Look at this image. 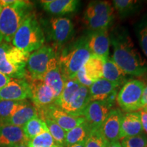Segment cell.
I'll return each mask as SVG.
<instances>
[{
    "instance_id": "3",
    "label": "cell",
    "mask_w": 147,
    "mask_h": 147,
    "mask_svg": "<svg viewBox=\"0 0 147 147\" xmlns=\"http://www.w3.org/2000/svg\"><path fill=\"white\" fill-rule=\"evenodd\" d=\"M32 12V3L27 1L16 0L3 7L0 14V43H11L18 28Z\"/></svg>"
},
{
    "instance_id": "9",
    "label": "cell",
    "mask_w": 147,
    "mask_h": 147,
    "mask_svg": "<svg viewBox=\"0 0 147 147\" xmlns=\"http://www.w3.org/2000/svg\"><path fill=\"white\" fill-rule=\"evenodd\" d=\"M38 112L40 119H51L57 123L66 132L80 125L85 121V119L82 116L76 117L69 115L59 108L55 104L44 109L38 110Z\"/></svg>"
},
{
    "instance_id": "7",
    "label": "cell",
    "mask_w": 147,
    "mask_h": 147,
    "mask_svg": "<svg viewBox=\"0 0 147 147\" xmlns=\"http://www.w3.org/2000/svg\"><path fill=\"white\" fill-rule=\"evenodd\" d=\"M146 83L132 79L127 81L117 95V102L127 113L138 111L142 108V98Z\"/></svg>"
},
{
    "instance_id": "6",
    "label": "cell",
    "mask_w": 147,
    "mask_h": 147,
    "mask_svg": "<svg viewBox=\"0 0 147 147\" xmlns=\"http://www.w3.org/2000/svg\"><path fill=\"white\" fill-rule=\"evenodd\" d=\"M58 64V53L53 47L44 45L30 53L27 61V78L42 79L49 69Z\"/></svg>"
},
{
    "instance_id": "26",
    "label": "cell",
    "mask_w": 147,
    "mask_h": 147,
    "mask_svg": "<svg viewBox=\"0 0 147 147\" xmlns=\"http://www.w3.org/2000/svg\"><path fill=\"white\" fill-rule=\"evenodd\" d=\"M115 8L107 1H91L87 5L84 12L83 19H87L94 16L106 15V14H114Z\"/></svg>"
},
{
    "instance_id": "23",
    "label": "cell",
    "mask_w": 147,
    "mask_h": 147,
    "mask_svg": "<svg viewBox=\"0 0 147 147\" xmlns=\"http://www.w3.org/2000/svg\"><path fill=\"white\" fill-rule=\"evenodd\" d=\"M80 86L81 85L75 78L65 80L63 91L55 100V105L65 111L70 103L74 95H75Z\"/></svg>"
},
{
    "instance_id": "43",
    "label": "cell",
    "mask_w": 147,
    "mask_h": 147,
    "mask_svg": "<svg viewBox=\"0 0 147 147\" xmlns=\"http://www.w3.org/2000/svg\"><path fill=\"white\" fill-rule=\"evenodd\" d=\"M52 147H61V146H58V145H57V144H55L54 146H53Z\"/></svg>"
},
{
    "instance_id": "32",
    "label": "cell",
    "mask_w": 147,
    "mask_h": 147,
    "mask_svg": "<svg viewBox=\"0 0 147 147\" xmlns=\"http://www.w3.org/2000/svg\"><path fill=\"white\" fill-rule=\"evenodd\" d=\"M55 144H56L49 131L44 132L27 142V147H52Z\"/></svg>"
},
{
    "instance_id": "33",
    "label": "cell",
    "mask_w": 147,
    "mask_h": 147,
    "mask_svg": "<svg viewBox=\"0 0 147 147\" xmlns=\"http://www.w3.org/2000/svg\"><path fill=\"white\" fill-rule=\"evenodd\" d=\"M108 142L100 129H92L85 141V147H106Z\"/></svg>"
},
{
    "instance_id": "27",
    "label": "cell",
    "mask_w": 147,
    "mask_h": 147,
    "mask_svg": "<svg viewBox=\"0 0 147 147\" xmlns=\"http://www.w3.org/2000/svg\"><path fill=\"white\" fill-rule=\"evenodd\" d=\"M23 131L27 141L30 140L37 136L45 131H49L45 122L40 117H35L31 119L22 127Z\"/></svg>"
},
{
    "instance_id": "41",
    "label": "cell",
    "mask_w": 147,
    "mask_h": 147,
    "mask_svg": "<svg viewBox=\"0 0 147 147\" xmlns=\"http://www.w3.org/2000/svg\"><path fill=\"white\" fill-rule=\"evenodd\" d=\"M142 108H143V109H144L146 111H147V104H146V105H145L144 107H142Z\"/></svg>"
},
{
    "instance_id": "31",
    "label": "cell",
    "mask_w": 147,
    "mask_h": 147,
    "mask_svg": "<svg viewBox=\"0 0 147 147\" xmlns=\"http://www.w3.org/2000/svg\"><path fill=\"white\" fill-rule=\"evenodd\" d=\"M135 32L141 49L147 57V16H144L135 25Z\"/></svg>"
},
{
    "instance_id": "45",
    "label": "cell",
    "mask_w": 147,
    "mask_h": 147,
    "mask_svg": "<svg viewBox=\"0 0 147 147\" xmlns=\"http://www.w3.org/2000/svg\"><path fill=\"white\" fill-rule=\"evenodd\" d=\"M146 84H147V83H146Z\"/></svg>"
},
{
    "instance_id": "38",
    "label": "cell",
    "mask_w": 147,
    "mask_h": 147,
    "mask_svg": "<svg viewBox=\"0 0 147 147\" xmlns=\"http://www.w3.org/2000/svg\"><path fill=\"white\" fill-rule=\"evenodd\" d=\"M106 147H122L119 141H116L113 142H108Z\"/></svg>"
},
{
    "instance_id": "15",
    "label": "cell",
    "mask_w": 147,
    "mask_h": 147,
    "mask_svg": "<svg viewBox=\"0 0 147 147\" xmlns=\"http://www.w3.org/2000/svg\"><path fill=\"white\" fill-rule=\"evenodd\" d=\"M118 87L102 78L93 82L89 87L90 101H110L115 102Z\"/></svg>"
},
{
    "instance_id": "5",
    "label": "cell",
    "mask_w": 147,
    "mask_h": 147,
    "mask_svg": "<svg viewBox=\"0 0 147 147\" xmlns=\"http://www.w3.org/2000/svg\"><path fill=\"white\" fill-rule=\"evenodd\" d=\"M30 53L21 51L11 43H0V72L13 79H25Z\"/></svg>"
},
{
    "instance_id": "21",
    "label": "cell",
    "mask_w": 147,
    "mask_h": 147,
    "mask_svg": "<svg viewBox=\"0 0 147 147\" xmlns=\"http://www.w3.org/2000/svg\"><path fill=\"white\" fill-rule=\"evenodd\" d=\"M126 74L121 69L112 59L108 58L104 63L103 78L113 83L117 87H119L127 82Z\"/></svg>"
},
{
    "instance_id": "34",
    "label": "cell",
    "mask_w": 147,
    "mask_h": 147,
    "mask_svg": "<svg viewBox=\"0 0 147 147\" xmlns=\"http://www.w3.org/2000/svg\"><path fill=\"white\" fill-rule=\"evenodd\" d=\"M122 147H146L147 146V136L145 134L131 137L125 138L121 140Z\"/></svg>"
},
{
    "instance_id": "35",
    "label": "cell",
    "mask_w": 147,
    "mask_h": 147,
    "mask_svg": "<svg viewBox=\"0 0 147 147\" xmlns=\"http://www.w3.org/2000/svg\"><path fill=\"white\" fill-rule=\"evenodd\" d=\"M75 78L80 83V85L84 86V87H89L92 84V83H93L91 81H90L87 76H86L84 66L77 72Z\"/></svg>"
},
{
    "instance_id": "24",
    "label": "cell",
    "mask_w": 147,
    "mask_h": 147,
    "mask_svg": "<svg viewBox=\"0 0 147 147\" xmlns=\"http://www.w3.org/2000/svg\"><path fill=\"white\" fill-rule=\"evenodd\" d=\"M91 129L86 121L81 125L66 132L65 146H69L78 143L85 142L89 136Z\"/></svg>"
},
{
    "instance_id": "37",
    "label": "cell",
    "mask_w": 147,
    "mask_h": 147,
    "mask_svg": "<svg viewBox=\"0 0 147 147\" xmlns=\"http://www.w3.org/2000/svg\"><path fill=\"white\" fill-rule=\"evenodd\" d=\"M11 79L10 77L5 76V74H3L1 72H0V89L4 87L10 81Z\"/></svg>"
},
{
    "instance_id": "11",
    "label": "cell",
    "mask_w": 147,
    "mask_h": 147,
    "mask_svg": "<svg viewBox=\"0 0 147 147\" xmlns=\"http://www.w3.org/2000/svg\"><path fill=\"white\" fill-rule=\"evenodd\" d=\"M114 102L110 101H92L83 112V117L91 129H100L110 111Z\"/></svg>"
},
{
    "instance_id": "39",
    "label": "cell",
    "mask_w": 147,
    "mask_h": 147,
    "mask_svg": "<svg viewBox=\"0 0 147 147\" xmlns=\"http://www.w3.org/2000/svg\"><path fill=\"white\" fill-rule=\"evenodd\" d=\"M67 147H85V142H82L78 143V144L71 145V146H69Z\"/></svg>"
},
{
    "instance_id": "40",
    "label": "cell",
    "mask_w": 147,
    "mask_h": 147,
    "mask_svg": "<svg viewBox=\"0 0 147 147\" xmlns=\"http://www.w3.org/2000/svg\"><path fill=\"white\" fill-rule=\"evenodd\" d=\"M27 142H21V143H20V144H18V145H16V146L15 147H27Z\"/></svg>"
},
{
    "instance_id": "25",
    "label": "cell",
    "mask_w": 147,
    "mask_h": 147,
    "mask_svg": "<svg viewBox=\"0 0 147 147\" xmlns=\"http://www.w3.org/2000/svg\"><path fill=\"white\" fill-rule=\"evenodd\" d=\"M104 61L98 57L91 55L87 63L84 64V68L86 76L92 82L103 78Z\"/></svg>"
},
{
    "instance_id": "18",
    "label": "cell",
    "mask_w": 147,
    "mask_h": 147,
    "mask_svg": "<svg viewBox=\"0 0 147 147\" xmlns=\"http://www.w3.org/2000/svg\"><path fill=\"white\" fill-rule=\"evenodd\" d=\"M90 102L91 101H90L89 87L80 86L74 95L65 112L71 115L82 117L83 115L84 109Z\"/></svg>"
},
{
    "instance_id": "17",
    "label": "cell",
    "mask_w": 147,
    "mask_h": 147,
    "mask_svg": "<svg viewBox=\"0 0 147 147\" xmlns=\"http://www.w3.org/2000/svg\"><path fill=\"white\" fill-rule=\"evenodd\" d=\"M139 112H130L123 114L121 126L120 140L142 134Z\"/></svg>"
},
{
    "instance_id": "16",
    "label": "cell",
    "mask_w": 147,
    "mask_h": 147,
    "mask_svg": "<svg viewBox=\"0 0 147 147\" xmlns=\"http://www.w3.org/2000/svg\"><path fill=\"white\" fill-rule=\"evenodd\" d=\"M27 142L23 128L11 125H0V147H15Z\"/></svg>"
},
{
    "instance_id": "1",
    "label": "cell",
    "mask_w": 147,
    "mask_h": 147,
    "mask_svg": "<svg viewBox=\"0 0 147 147\" xmlns=\"http://www.w3.org/2000/svg\"><path fill=\"white\" fill-rule=\"evenodd\" d=\"M113 47L112 60L126 74L142 76L147 72V63L134 47L127 31L123 28L115 29L110 38Z\"/></svg>"
},
{
    "instance_id": "2",
    "label": "cell",
    "mask_w": 147,
    "mask_h": 147,
    "mask_svg": "<svg viewBox=\"0 0 147 147\" xmlns=\"http://www.w3.org/2000/svg\"><path fill=\"white\" fill-rule=\"evenodd\" d=\"M91 56L87 36L80 37L63 47L58 54V64L64 81L74 78Z\"/></svg>"
},
{
    "instance_id": "8",
    "label": "cell",
    "mask_w": 147,
    "mask_h": 147,
    "mask_svg": "<svg viewBox=\"0 0 147 147\" xmlns=\"http://www.w3.org/2000/svg\"><path fill=\"white\" fill-rule=\"evenodd\" d=\"M74 31L72 22L67 18L53 17L48 23L49 37L57 48L65 46L72 38Z\"/></svg>"
},
{
    "instance_id": "19",
    "label": "cell",
    "mask_w": 147,
    "mask_h": 147,
    "mask_svg": "<svg viewBox=\"0 0 147 147\" xmlns=\"http://www.w3.org/2000/svg\"><path fill=\"white\" fill-rule=\"evenodd\" d=\"M39 117V112L32 103L27 102L23 106L19 108L10 119L3 121L1 125H11L23 127L31 119Z\"/></svg>"
},
{
    "instance_id": "44",
    "label": "cell",
    "mask_w": 147,
    "mask_h": 147,
    "mask_svg": "<svg viewBox=\"0 0 147 147\" xmlns=\"http://www.w3.org/2000/svg\"><path fill=\"white\" fill-rule=\"evenodd\" d=\"M146 147H147V146H146Z\"/></svg>"
},
{
    "instance_id": "12",
    "label": "cell",
    "mask_w": 147,
    "mask_h": 147,
    "mask_svg": "<svg viewBox=\"0 0 147 147\" xmlns=\"http://www.w3.org/2000/svg\"><path fill=\"white\" fill-rule=\"evenodd\" d=\"M87 37L88 47L91 55L98 57L105 62L109 56L110 44L108 29L90 31Z\"/></svg>"
},
{
    "instance_id": "22",
    "label": "cell",
    "mask_w": 147,
    "mask_h": 147,
    "mask_svg": "<svg viewBox=\"0 0 147 147\" xmlns=\"http://www.w3.org/2000/svg\"><path fill=\"white\" fill-rule=\"evenodd\" d=\"M42 80L51 88L56 99L57 98L61 93L65 85V81L61 73L59 64L49 69L42 76Z\"/></svg>"
},
{
    "instance_id": "14",
    "label": "cell",
    "mask_w": 147,
    "mask_h": 147,
    "mask_svg": "<svg viewBox=\"0 0 147 147\" xmlns=\"http://www.w3.org/2000/svg\"><path fill=\"white\" fill-rule=\"evenodd\" d=\"M123 113L119 108H113L100 128L102 135L108 142L120 140L121 126Z\"/></svg>"
},
{
    "instance_id": "20",
    "label": "cell",
    "mask_w": 147,
    "mask_h": 147,
    "mask_svg": "<svg viewBox=\"0 0 147 147\" xmlns=\"http://www.w3.org/2000/svg\"><path fill=\"white\" fill-rule=\"evenodd\" d=\"M40 3L43 8L49 13L63 15L75 12L80 1L77 0H45Z\"/></svg>"
},
{
    "instance_id": "10",
    "label": "cell",
    "mask_w": 147,
    "mask_h": 147,
    "mask_svg": "<svg viewBox=\"0 0 147 147\" xmlns=\"http://www.w3.org/2000/svg\"><path fill=\"white\" fill-rule=\"evenodd\" d=\"M25 79L30 87V99L37 109L40 110L55 104L56 97L54 93L42 79Z\"/></svg>"
},
{
    "instance_id": "4",
    "label": "cell",
    "mask_w": 147,
    "mask_h": 147,
    "mask_svg": "<svg viewBox=\"0 0 147 147\" xmlns=\"http://www.w3.org/2000/svg\"><path fill=\"white\" fill-rule=\"evenodd\" d=\"M45 42V33L36 14L32 12L14 34L12 45L23 52L31 53L43 47Z\"/></svg>"
},
{
    "instance_id": "13",
    "label": "cell",
    "mask_w": 147,
    "mask_h": 147,
    "mask_svg": "<svg viewBox=\"0 0 147 147\" xmlns=\"http://www.w3.org/2000/svg\"><path fill=\"white\" fill-rule=\"evenodd\" d=\"M30 98V87L26 79L12 78L0 89V101H23Z\"/></svg>"
},
{
    "instance_id": "28",
    "label": "cell",
    "mask_w": 147,
    "mask_h": 147,
    "mask_svg": "<svg viewBox=\"0 0 147 147\" xmlns=\"http://www.w3.org/2000/svg\"><path fill=\"white\" fill-rule=\"evenodd\" d=\"M28 102L23 101H0V125L10 119L17 110Z\"/></svg>"
},
{
    "instance_id": "36",
    "label": "cell",
    "mask_w": 147,
    "mask_h": 147,
    "mask_svg": "<svg viewBox=\"0 0 147 147\" xmlns=\"http://www.w3.org/2000/svg\"><path fill=\"white\" fill-rule=\"evenodd\" d=\"M140 115L141 124H142V129L147 136V111L143 108H141L138 110Z\"/></svg>"
},
{
    "instance_id": "30",
    "label": "cell",
    "mask_w": 147,
    "mask_h": 147,
    "mask_svg": "<svg viewBox=\"0 0 147 147\" xmlns=\"http://www.w3.org/2000/svg\"><path fill=\"white\" fill-rule=\"evenodd\" d=\"M47 125L49 133L52 136L55 144L58 146H65V139L66 131L63 130L57 123L49 119H42Z\"/></svg>"
},
{
    "instance_id": "29",
    "label": "cell",
    "mask_w": 147,
    "mask_h": 147,
    "mask_svg": "<svg viewBox=\"0 0 147 147\" xmlns=\"http://www.w3.org/2000/svg\"><path fill=\"white\" fill-rule=\"evenodd\" d=\"M113 2L114 8L122 17H126L136 13L140 7V1L134 0H115Z\"/></svg>"
},
{
    "instance_id": "42",
    "label": "cell",
    "mask_w": 147,
    "mask_h": 147,
    "mask_svg": "<svg viewBox=\"0 0 147 147\" xmlns=\"http://www.w3.org/2000/svg\"><path fill=\"white\" fill-rule=\"evenodd\" d=\"M2 8H3V7L1 6V4H0V14H1V10H2Z\"/></svg>"
}]
</instances>
